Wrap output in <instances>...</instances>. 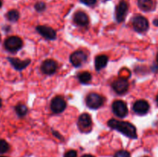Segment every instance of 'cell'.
Returning <instances> with one entry per match:
<instances>
[{"label":"cell","mask_w":158,"mask_h":157,"mask_svg":"<svg viewBox=\"0 0 158 157\" xmlns=\"http://www.w3.org/2000/svg\"><path fill=\"white\" fill-rule=\"evenodd\" d=\"M66 107V103L64 99L61 96H56L52 99L51 101L50 108L51 110L54 113H61L62 112L65 110Z\"/></svg>","instance_id":"ba28073f"},{"label":"cell","mask_w":158,"mask_h":157,"mask_svg":"<svg viewBox=\"0 0 158 157\" xmlns=\"http://www.w3.org/2000/svg\"><path fill=\"white\" fill-rule=\"evenodd\" d=\"M0 157H6V156H2V155H0Z\"/></svg>","instance_id":"d6a6232c"},{"label":"cell","mask_w":158,"mask_h":157,"mask_svg":"<svg viewBox=\"0 0 158 157\" xmlns=\"http://www.w3.org/2000/svg\"><path fill=\"white\" fill-rule=\"evenodd\" d=\"M2 99H0V108L2 107Z\"/></svg>","instance_id":"f1b7e54d"},{"label":"cell","mask_w":158,"mask_h":157,"mask_svg":"<svg viewBox=\"0 0 158 157\" xmlns=\"http://www.w3.org/2000/svg\"><path fill=\"white\" fill-rule=\"evenodd\" d=\"M92 75L89 72H82L78 75V79L82 84H87L90 82Z\"/></svg>","instance_id":"ac0fdd59"},{"label":"cell","mask_w":158,"mask_h":157,"mask_svg":"<svg viewBox=\"0 0 158 157\" xmlns=\"http://www.w3.org/2000/svg\"><path fill=\"white\" fill-rule=\"evenodd\" d=\"M103 1H108V0H103Z\"/></svg>","instance_id":"836d02e7"},{"label":"cell","mask_w":158,"mask_h":157,"mask_svg":"<svg viewBox=\"0 0 158 157\" xmlns=\"http://www.w3.org/2000/svg\"><path fill=\"white\" fill-rule=\"evenodd\" d=\"M108 62V57L105 55H100L95 58V67L97 71L101 70L106 67Z\"/></svg>","instance_id":"2e32d148"},{"label":"cell","mask_w":158,"mask_h":157,"mask_svg":"<svg viewBox=\"0 0 158 157\" xmlns=\"http://www.w3.org/2000/svg\"><path fill=\"white\" fill-rule=\"evenodd\" d=\"M156 101H157V105H158V95H157V97H156Z\"/></svg>","instance_id":"f546056e"},{"label":"cell","mask_w":158,"mask_h":157,"mask_svg":"<svg viewBox=\"0 0 158 157\" xmlns=\"http://www.w3.org/2000/svg\"><path fill=\"white\" fill-rule=\"evenodd\" d=\"M82 157H94V156L92 155H89V154H86V155H83Z\"/></svg>","instance_id":"83f0119b"},{"label":"cell","mask_w":158,"mask_h":157,"mask_svg":"<svg viewBox=\"0 0 158 157\" xmlns=\"http://www.w3.org/2000/svg\"><path fill=\"white\" fill-rule=\"evenodd\" d=\"M35 9L37 12H43L46 9V4L43 2H38L35 5Z\"/></svg>","instance_id":"7402d4cb"},{"label":"cell","mask_w":158,"mask_h":157,"mask_svg":"<svg viewBox=\"0 0 158 157\" xmlns=\"http://www.w3.org/2000/svg\"><path fill=\"white\" fill-rule=\"evenodd\" d=\"M78 125L80 129H89L92 126V119L90 115L88 113H83L80 115L78 119Z\"/></svg>","instance_id":"9a60e30c"},{"label":"cell","mask_w":158,"mask_h":157,"mask_svg":"<svg viewBox=\"0 0 158 157\" xmlns=\"http://www.w3.org/2000/svg\"><path fill=\"white\" fill-rule=\"evenodd\" d=\"M23 40L18 36H10L5 40L4 46L6 50L11 52H15L21 49L23 47Z\"/></svg>","instance_id":"7a4b0ae2"},{"label":"cell","mask_w":158,"mask_h":157,"mask_svg":"<svg viewBox=\"0 0 158 157\" xmlns=\"http://www.w3.org/2000/svg\"><path fill=\"white\" fill-rule=\"evenodd\" d=\"M57 69V63L53 59H46L41 65L42 72L46 75H52Z\"/></svg>","instance_id":"8fae6325"},{"label":"cell","mask_w":158,"mask_h":157,"mask_svg":"<svg viewBox=\"0 0 158 157\" xmlns=\"http://www.w3.org/2000/svg\"><path fill=\"white\" fill-rule=\"evenodd\" d=\"M112 109L114 113L120 118H123L128 114L127 106L122 100L114 101L112 104Z\"/></svg>","instance_id":"5b68a950"},{"label":"cell","mask_w":158,"mask_h":157,"mask_svg":"<svg viewBox=\"0 0 158 157\" xmlns=\"http://www.w3.org/2000/svg\"><path fill=\"white\" fill-rule=\"evenodd\" d=\"M69 59L73 66L75 67H80L86 61L87 55L83 51L77 50L71 54Z\"/></svg>","instance_id":"8992f818"},{"label":"cell","mask_w":158,"mask_h":157,"mask_svg":"<svg viewBox=\"0 0 158 157\" xmlns=\"http://www.w3.org/2000/svg\"><path fill=\"white\" fill-rule=\"evenodd\" d=\"M133 109L138 115H145L148 112L150 109V105L146 100L140 99L135 102L133 106Z\"/></svg>","instance_id":"7c38bea8"},{"label":"cell","mask_w":158,"mask_h":157,"mask_svg":"<svg viewBox=\"0 0 158 157\" xmlns=\"http://www.w3.org/2000/svg\"><path fill=\"white\" fill-rule=\"evenodd\" d=\"M2 0H0V8L2 7Z\"/></svg>","instance_id":"4dcf8cb0"},{"label":"cell","mask_w":158,"mask_h":157,"mask_svg":"<svg viewBox=\"0 0 158 157\" xmlns=\"http://www.w3.org/2000/svg\"><path fill=\"white\" fill-rule=\"evenodd\" d=\"M73 21L77 26L84 27V26H86L89 24V17L84 12L78 11V12L74 14Z\"/></svg>","instance_id":"5bb4252c"},{"label":"cell","mask_w":158,"mask_h":157,"mask_svg":"<svg viewBox=\"0 0 158 157\" xmlns=\"http://www.w3.org/2000/svg\"><path fill=\"white\" fill-rule=\"evenodd\" d=\"M86 106L92 109H97L103 104V98L99 94L91 92L86 98Z\"/></svg>","instance_id":"3957f363"},{"label":"cell","mask_w":158,"mask_h":157,"mask_svg":"<svg viewBox=\"0 0 158 157\" xmlns=\"http://www.w3.org/2000/svg\"><path fill=\"white\" fill-rule=\"evenodd\" d=\"M64 157H77V152L75 150H69L64 154Z\"/></svg>","instance_id":"cb8c5ba5"},{"label":"cell","mask_w":158,"mask_h":157,"mask_svg":"<svg viewBox=\"0 0 158 157\" xmlns=\"http://www.w3.org/2000/svg\"><path fill=\"white\" fill-rule=\"evenodd\" d=\"M153 23H154V26H158V18H155V19L153 21Z\"/></svg>","instance_id":"4316f807"},{"label":"cell","mask_w":158,"mask_h":157,"mask_svg":"<svg viewBox=\"0 0 158 157\" xmlns=\"http://www.w3.org/2000/svg\"><path fill=\"white\" fill-rule=\"evenodd\" d=\"M143 157H148V156H143Z\"/></svg>","instance_id":"e575fe53"},{"label":"cell","mask_w":158,"mask_h":157,"mask_svg":"<svg viewBox=\"0 0 158 157\" xmlns=\"http://www.w3.org/2000/svg\"><path fill=\"white\" fill-rule=\"evenodd\" d=\"M36 31L43 37L46 38V39L54 40L56 38V32L51 27L46 26H38L36 27Z\"/></svg>","instance_id":"30bf717a"},{"label":"cell","mask_w":158,"mask_h":157,"mask_svg":"<svg viewBox=\"0 0 158 157\" xmlns=\"http://www.w3.org/2000/svg\"><path fill=\"white\" fill-rule=\"evenodd\" d=\"M9 149V145L6 140L0 139V154L6 153Z\"/></svg>","instance_id":"44dd1931"},{"label":"cell","mask_w":158,"mask_h":157,"mask_svg":"<svg viewBox=\"0 0 158 157\" xmlns=\"http://www.w3.org/2000/svg\"><path fill=\"white\" fill-rule=\"evenodd\" d=\"M6 18L12 22H15L19 18V12L15 9L9 11L6 14Z\"/></svg>","instance_id":"d6986e66"},{"label":"cell","mask_w":158,"mask_h":157,"mask_svg":"<svg viewBox=\"0 0 158 157\" xmlns=\"http://www.w3.org/2000/svg\"><path fill=\"white\" fill-rule=\"evenodd\" d=\"M15 112L19 117H23L26 115L28 112V108L26 107V105L24 104H18L15 107Z\"/></svg>","instance_id":"ffe728a7"},{"label":"cell","mask_w":158,"mask_h":157,"mask_svg":"<svg viewBox=\"0 0 158 157\" xmlns=\"http://www.w3.org/2000/svg\"><path fill=\"white\" fill-rule=\"evenodd\" d=\"M52 132H53V135H56V136L57 138L60 139H63V138H62L61 135H59V133H58V132H56V131H52Z\"/></svg>","instance_id":"484cf974"},{"label":"cell","mask_w":158,"mask_h":157,"mask_svg":"<svg viewBox=\"0 0 158 157\" xmlns=\"http://www.w3.org/2000/svg\"><path fill=\"white\" fill-rule=\"evenodd\" d=\"M108 126L112 129L121 132L131 139H137V129L132 123L126 121H119L115 119H111L108 121Z\"/></svg>","instance_id":"6da1fadb"},{"label":"cell","mask_w":158,"mask_h":157,"mask_svg":"<svg viewBox=\"0 0 158 157\" xmlns=\"http://www.w3.org/2000/svg\"><path fill=\"white\" fill-rule=\"evenodd\" d=\"M111 86H112L113 89L115 91V92H117L119 95L124 94L129 89V83H128L127 79L123 78L116 79Z\"/></svg>","instance_id":"52a82bcc"},{"label":"cell","mask_w":158,"mask_h":157,"mask_svg":"<svg viewBox=\"0 0 158 157\" xmlns=\"http://www.w3.org/2000/svg\"><path fill=\"white\" fill-rule=\"evenodd\" d=\"M0 39H1V36H0Z\"/></svg>","instance_id":"d590c367"},{"label":"cell","mask_w":158,"mask_h":157,"mask_svg":"<svg viewBox=\"0 0 158 157\" xmlns=\"http://www.w3.org/2000/svg\"><path fill=\"white\" fill-rule=\"evenodd\" d=\"M157 63H158V54H157Z\"/></svg>","instance_id":"1f68e13d"},{"label":"cell","mask_w":158,"mask_h":157,"mask_svg":"<svg viewBox=\"0 0 158 157\" xmlns=\"http://www.w3.org/2000/svg\"><path fill=\"white\" fill-rule=\"evenodd\" d=\"M133 27L137 32H144L149 29V22L142 15H137L132 20Z\"/></svg>","instance_id":"277c9868"},{"label":"cell","mask_w":158,"mask_h":157,"mask_svg":"<svg viewBox=\"0 0 158 157\" xmlns=\"http://www.w3.org/2000/svg\"><path fill=\"white\" fill-rule=\"evenodd\" d=\"M128 11V5L125 1L122 0L116 7L115 18L118 22L124 21Z\"/></svg>","instance_id":"9c48e42d"},{"label":"cell","mask_w":158,"mask_h":157,"mask_svg":"<svg viewBox=\"0 0 158 157\" xmlns=\"http://www.w3.org/2000/svg\"><path fill=\"white\" fill-rule=\"evenodd\" d=\"M80 2L86 6H94L97 2V0H80Z\"/></svg>","instance_id":"d4e9b609"},{"label":"cell","mask_w":158,"mask_h":157,"mask_svg":"<svg viewBox=\"0 0 158 157\" xmlns=\"http://www.w3.org/2000/svg\"><path fill=\"white\" fill-rule=\"evenodd\" d=\"M139 8L144 12H149L153 10L154 7L153 0H138L137 2Z\"/></svg>","instance_id":"e0dca14e"},{"label":"cell","mask_w":158,"mask_h":157,"mask_svg":"<svg viewBox=\"0 0 158 157\" xmlns=\"http://www.w3.org/2000/svg\"><path fill=\"white\" fill-rule=\"evenodd\" d=\"M9 62L11 63L12 66L14 67V69H15L18 71H21L23 69H26L31 62V60L29 58H27L26 60H20L19 58H11L9 57L8 58Z\"/></svg>","instance_id":"4fadbf2b"},{"label":"cell","mask_w":158,"mask_h":157,"mask_svg":"<svg viewBox=\"0 0 158 157\" xmlns=\"http://www.w3.org/2000/svg\"><path fill=\"white\" fill-rule=\"evenodd\" d=\"M114 157H131V154L126 150H120L116 152Z\"/></svg>","instance_id":"603a6c76"}]
</instances>
